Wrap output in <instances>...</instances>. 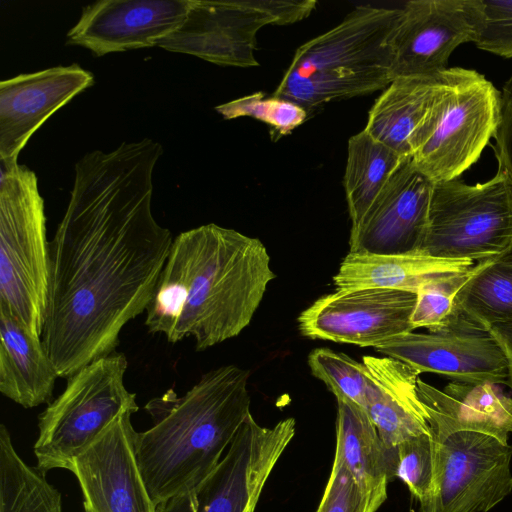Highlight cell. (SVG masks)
<instances>
[{"instance_id":"6da1fadb","label":"cell","mask_w":512,"mask_h":512,"mask_svg":"<svg viewBox=\"0 0 512 512\" xmlns=\"http://www.w3.org/2000/svg\"><path fill=\"white\" fill-rule=\"evenodd\" d=\"M162 146L149 138L85 154L49 242L42 341L58 377L116 352L119 335L146 311L173 237L152 213Z\"/></svg>"},{"instance_id":"7a4b0ae2","label":"cell","mask_w":512,"mask_h":512,"mask_svg":"<svg viewBox=\"0 0 512 512\" xmlns=\"http://www.w3.org/2000/svg\"><path fill=\"white\" fill-rule=\"evenodd\" d=\"M276 278L257 238L214 223L178 234L172 242L145 326L170 343L192 337L204 351L238 336L251 322Z\"/></svg>"},{"instance_id":"3957f363","label":"cell","mask_w":512,"mask_h":512,"mask_svg":"<svg viewBox=\"0 0 512 512\" xmlns=\"http://www.w3.org/2000/svg\"><path fill=\"white\" fill-rule=\"evenodd\" d=\"M250 372L225 365L204 373L184 395L168 389L144 410L152 426L137 432L139 470L154 504L204 481L247 419Z\"/></svg>"},{"instance_id":"277c9868","label":"cell","mask_w":512,"mask_h":512,"mask_svg":"<svg viewBox=\"0 0 512 512\" xmlns=\"http://www.w3.org/2000/svg\"><path fill=\"white\" fill-rule=\"evenodd\" d=\"M402 8L357 6L294 53L273 95L308 114L342 99L385 90L393 81L391 40Z\"/></svg>"},{"instance_id":"5b68a950","label":"cell","mask_w":512,"mask_h":512,"mask_svg":"<svg viewBox=\"0 0 512 512\" xmlns=\"http://www.w3.org/2000/svg\"><path fill=\"white\" fill-rule=\"evenodd\" d=\"M44 201L35 173L18 163L0 181V306L42 339L49 284Z\"/></svg>"},{"instance_id":"8992f818","label":"cell","mask_w":512,"mask_h":512,"mask_svg":"<svg viewBox=\"0 0 512 512\" xmlns=\"http://www.w3.org/2000/svg\"><path fill=\"white\" fill-rule=\"evenodd\" d=\"M500 91L475 70L447 68L435 100L412 141L411 159L433 183L470 168L494 136Z\"/></svg>"},{"instance_id":"52a82bcc","label":"cell","mask_w":512,"mask_h":512,"mask_svg":"<svg viewBox=\"0 0 512 512\" xmlns=\"http://www.w3.org/2000/svg\"><path fill=\"white\" fill-rule=\"evenodd\" d=\"M127 367L126 356L114 352L67 378L64 391L38 417L34 454L39 470L71 471L117 415L139 410L136 394L124 384Z\"/></svg>"},{"instance_id":"ba28073f","label":"cell","mask_w":512,"mask_h":512,"mask_svg":"<svg viewBox=\"0 0 512 512\" xmlns=\"http://www.w3.org/2000/svg\"><path fill=\"white\" fill-rule=\"evenodd\" d=\"M512 242V189L501 171L484 183H434L420 252L480 262L500 256Z\"/></svg>"},{"instance_id":"9c48e42d","label":"cell","mask_w":512,"mask_h":512,"mask_svg":"<svg viewBox=\"0 0 512 512\" xmlns=\"http://www.w3.org/2000/svg\"><path fill=\"white\" fill-rule=\"evenodd\" d=\"M316 4L313 0H193L184 23L157 47L217 65L258 66L254 52L260 28L300 21Z\"/></svg>"},{"instance_id":"30bf717a","label":"cell","mask_w":512,"mask_h":512,"mask_svg":"<svg viewBox=\"0 0 512 512\" xmlns=\"http://www.w3.org/2000/svg\"><path fill=\"white\" fill-rule=\"evenodd\" d=\"M295 429L291 417L266 427L249 415L215 470L194 488L161 502L156 511L254 512Z\"/></svg>"},{"instance_id":"8fae6325","label":"cell","mask_w":512,"mask_h":512,"mask_svg":"<svg viewBox=\"0 0 512 512\" xmlns=\"http://www.w3.org/2000/svg\"><path fill=\"white\" fill-rule=\"evenodd\" d=\"M433 440L434 476L420 512H488L512 492L508 442L470 431Z\"/></svg>"},{"instance_id":"7c38bea8","label":"cell","mask_w":512,"mask_h":512,"mask_svg":"<svg viewBox=\"0 0 512 512\" xmlns=\"http://www.w3.org/2000/svg\"><path fill=\"white\" fill-rule=\"evenodd\" d=\"M374 349L409 365L419 374L428 372L459 382L507 385V360L494 336L456 309L439 330L403 333Z\"/></svg>"},{"instance_id":"4fadbf2b","label":"cell","mask_w":512,"mask_h":512,"mask_svg":"<svg viewBox=\"0 0 512 512\" xmlns=\"http://www.w3.org/2000/svg\"><path fill=\"white\" fill-rule=\"evenodd\" d=\"M482 24L483 0L408 1L391 40L393 80L439 76L458 46L476 42Z\"/></svg>"},{"instance_id":"5bb4252c","label":"cell","mask_w":512,"mask_h":512,"mask_svg":"<svg viewBox=\"0 0 512 512\" xmlns=\"http://www.w3.org/2000/svg\"><path fill=\"white\" fill-rule=\"evenodd\" d=\"M416 298L414 292L391 288L335 290L301 312L299 331L310 339L374 348L414 331Z\"/></svg>"},{"instance_id":"9a60e30c","label":"cell","mask_w":512,"mask_h":512,"mask_svg":"<svg viewBox=\"0 0 512 512\" xmlns=\"http://www.w3.org/2000/svg\"><path fill=\"white\" fill-rule=\"evenodd\" d=\"M133 413L117 415L73 463L89 512H157L136 459Z\"/></svg>"},{"instance_id":"2e32d148","label":"cell","mask_w":512,"mask_h":512,"mask_svg":"<svg viewBox=\"0 0 512 512\" xmlns=\"http://www.w3.org/2000/svg\"><path fill=\"white\" fill-rule=\"evenodd\" d=\"M434 183L404 158L360 221L349 252L397 255L420 251Z\"/></svg>"},{"instance_id":"e0dca14e","label":"cell","mask_w":512,"mask_h":512,"mask_svg":"<svg viewBox=\"0 0 512 512\" xmlns=\"http://www.w3.org/2000/svg\"><path fill=\"white\" fill-rule=\"evenodd\" d=\"M193 0H100L85 6L67 33V44L96 56L157 47L180 28Z\"/></svg>"},{"instance_id":"ac0fdd59","label":"cell","mask_w":512,"mask_h":512,"mask_svg":"<svg viewBox=\"0 0 512 512\" xmlns=\"http://www.w3.org/2000/svg\"><path fill=\"white\" fill-rule=\"evenodd\" d=\"M94 83L78 64L24 73L0 83V161L17 163L30 137L58 109Z\"/></svg>"},{"instance_id":"d6986e66","label":"cell","mask_w":512,"mask_h":512,"mask_svg":"<svg viewBox=\"0 0 512 512\" xmlns=\"http://www.w3.org/2000/svg\"><path fill=\"white\" fill-rule=\"evenodd\" d=\"M417 388L433 437L470 431L508 442L512 397L503 393L498 384L452 381L440 390L418 378Z\"/></svg>"},{"instance_id":"ffe728a7","label":"cell","mask_w":512,"mask_h":512,"mask_svg":"<svg viewBox=\"0 0 512 512\" xmlns=\"http://www.w3.org/2000/svg\"><path fill=\"white\" fill-rule=\"evenodd\" d=\"M369 376L366 411L386 449L430 435L427 411L419 397V373L391 357L364 356Z\"/></svg>"},{"instance_id":"44dd1931","label":"cell","mask_w":512,"mask_h":512,"mask_svg":"<svg viewBox=\"0 0 512 512\" xmlns=\"http://www.w3.org/2000/svg\"><path fill=\"white\" fill-rule=\"evenodd\" d=\"M478 262L423 252L375 255L349 252L333 277L336 290L391 288L416 293L424 285L464 277Z\"/></svg>"},{"instance_id":"7402d4cb","label":"cell","mask_w":512,"mask_h":512,"mask_svg":"<svg viewBox=\"0 0 512 512\" xmlns=\"http://www.w3.org/2000/svg\"><path fill=\"white\" fill-rule=\"evenodd\" d=\"M58 378L42 339L0 306V392L24 408L52 402Z\"/></svg>"},{"instance_id":"603a6c76","label":"cell","mask_w":512,"mask_h":512,"mask_svg":"<svg viewBox=\"0 0 512 512\" xmlns=\"http://www.w3.org/2000/svg\"><path fill=\"white\" fill-rule=\"evenodd\" d=\"M337 399L336 451L367 502L377 511L387 499L388 449L366 409L346 398Z\"/></svg>"},{"instance_id":"cb8c5ba5","label":"cell","mask_w":512,"mask_h":512,"mask_svg":"<svg viewBox=\"0 0 512 512\" xmlns=\"http://www.w3.org/2000/svg\"><path fill=\"white\" fill-rule=\"evenodd\" d=\"M441 84L437 77L395 78L369 111L364 130L402 157H411L412 141Z\"/></svg>"},{"instance_id":"d4e9b609","label":"cell","mask_w":512,"mask_h":512,"mask_svg":"<svg viewBox=\"0 0 512 512\" xmlns=\"http://www.w3.org/2000/svg\"><path fill=\"white\" fill-rule=\"evenodd\" d=\"M404 158L364 129L350 137L343 184L351 227L360 223Z\"/></svg>"},{"instance_id":"484cf974","label":"cell","mask_w":512,"mask_h":512,"mask_svg":"<svg viewBox=\"0 0 512 512\" xmlns=\"http://www.w3.org/2000/svg\"><path fill=\"white\" fill-rule=\"evenodd\" d=\"M0 512H63L58 489L46 473L19 456L4 424L0 425Z\"/></svg>"},{"instance_id":"4316f807","label":"cell","mask_w":512,"mask_h":512,"mask_svg":"<svg viewBox=\"0 0 512 512\" xmlns=\"http://www.w3.org/2000/svg\"><path fill=\"white\" fill-rule=\"evenodd\" d=\"M455 309L482 325L512 321V269L495 259L478 262L456 296Z\"/></svg>"},{"instance_id":"83f0119b","label":"cell","mask_w":512,"mask_h":512,"mask_svg":"<svg viewBox=\"0 0 512 512\" xmlns=\"http://www.w3.org/2000/svg\"><path fill=\"white\" fill-rule=\"evenodd\" d=\"M313 376L324 382L336 398H346L366 409L368 371L363 362L328 348H317L308 355Z\"/></svg>"},{"instance_id":"f1b7e54d","label":"cell","mask_w":512,"mask_h":512,"mask_svg":"<svg viewBox=\"0 0 512 512\" xmlns=\"http://www.w3.org/2000/svg\"><path fill=\"white\" fill-rule=\"evenodd\" d=\"M215 110L225 119L249 116L270 126L276 139L290 134L307 120L309 114L297 103L278 96H266L262 92L247 95L221 104Z\"/></svg>"},{"instance_id":"f546056e","label":"cell","mask_w":512,"mask_h":512,"mask_svg":"<svg viewBox=\"0 0 512 512\" xmlns=\"http://www.w3.org/2000/svg\"><path fill=\"white\" fill-rule=\"evenodd\" d=\"M390 477L400 479L411 495L421 501L434 476L435 450L432 434L401 442L390 449Z\"/></svg>"},{"instance_id":"4dcf8cb0","label":"cell","mask_w":512,"mask_h":512,"mask_svg":"<svg viewBox=\"0 0 512 512\" xmlns=\"http://www.w3.org/2000/svg\"><path fill=\"white\" fill-rule=\"evenodd\" d=\"M472 272L461 278L419 288L410 319L414 330L424 327L428 331H436L444 327L454 315L456 296Z\"/></svg>"},{"instance_id":"1f68e13d","label":"cell","mask_w":512,"mask_h":512,"mask_svg":"<svg viewBox=\"0 0 512 512\" xmlns=\"http://www.w3.org/2000/svg\"><path fill=\"white\" fill-rule=\"evenodd\" d=\"M475 44L480 50L512 58V0H483V24Z\"/></svg>"},{"instance_id":"d6a6232c","label":"cell","mask_w":512,"mask_h":512,"mask_svg":"<svg viewBox=\"0 0 512 512\" xmlns=\"http://www.w3.org/2000/svg\"><path fill=\"white\" fill-rule=\"evenodd\" d=\"M316 512H376L343 464L334 457L330 477Z\"/></svg>"},{"instance_id":"836d02e7","label":"cell","mask_w":512,"mask_h":512,"mask_svg":"<svg viewBox=\"0 0 512 512\" xmlns=\"http://www.w3.org/2000/svg\"><path fill=\"white\" fill-rule=\"evenodd\" d=\"M494 137L498 170L504 173L512 189V75L500 91L499 120Z\"/></svg>"},{"instance_id":"e575fe53","label":"cell","mask_w":512,"mask_h":512,"mask_svg":"<svg viewBox=\"0 0 512 512\" xmlns=\"http://www.w3.org/2000/svg\"><path fill=\"white\" fill-rule=\"evenodd\" d=\"M500 345L508 365L507 386L512 390V321L483 325Z\"/></svg>"},{"instance_id":"d590c367","label":"cell","mask_w":512,"mask_h":512,"mask_svg":"<svg viewBox=\"0 0 512 512\" xmlns=\"http://www.w3.org/2000/svg\"><path fill=\"white\" fill-rule=\"evenodd\" d=\"M495 261L507 268L512 269V242L509 247Z\"/></svg>"},{"instance_id":"8d00e7d4","label":"cell","mask_w":512,"mask_h":512,"mask_svg":"<svg viewBox=\"0 0 512 512\" xmlns=\"http://www.w3.org/2000/svg\"><path fill=\"white\" fill-rule=\"evenodd\" d=\"M85 512H89V511L85 510Z\"/></svg>"}]
</instances>
